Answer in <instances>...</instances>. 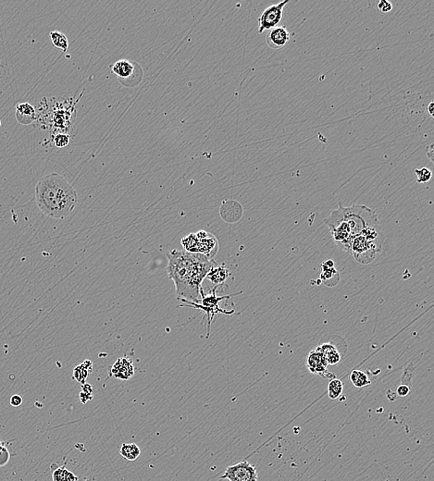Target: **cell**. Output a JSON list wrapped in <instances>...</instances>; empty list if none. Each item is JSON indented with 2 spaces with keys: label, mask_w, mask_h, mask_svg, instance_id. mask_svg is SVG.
I'll return each mask as SVG.
<instances>
[{
  "label": "cell",
  "mask_w": 434,
  "mask_h": 481,
  "mask_svg": "<svg viewBox=\"0 0 434 481\" xmlns=\"http://www.w3.org/2000/svg\"><path fill=\"white\" fill-rule=\"evenodd\" d=\"M324 223L330 229L337 246L350 252V243L353 237L360 234L369 227L381 225L377 214L371 208L362 205L345 207L339 203V207L334 210Z\"/></svg>",
  "instance_id": "obj_3"
},
{
  "label": "cell",
  "mask_w": 434,
  "mask_h": 481,
  "mask_svg": "<svg viewBox=\"0 0 434 481\" xmlns=\"http://www.w3.org/2000/svg\"><path fill=\"white\" fill-rule=\"evenodd\" d=\"M350 381L354 387L358 389L364 388L371 384V381L369 380L368 376L361 370H353L350 375Z\"/></svg>",
  "instance_id": "obj_19"
},
{
  "label": "cell",
  "mask_w": 434,
  "mask_h": 481,
  "mask_svg": "<svg viewBox=\"0 0 434 481\" xmlns=\"http://www.w3.org/2000/svg\"><path fill=\"white\" fill-rule=\"evenodd\" d=\"M343 384L338 379H333L328 385V396L331 400H337L343 394Z\"/></svg>",
  "instance_id": "obj_22"
},
{
  "label": "cell",
  "mask_w": 434,
  "mask_h": 481,
  "mask_svg": "<svg viewBox=\"0 0 434 481\" xmlns=\"http://www.w3.org/2000/svg\"><path fill=\"white\" fill-rule=\"evenodd\" d=\"M328 366L326 359L318 347L308 353L306 357V367L313 374L320 375L324 378H326L327 375L334 377V375L327 374Z\"/></svg>",
  "instance_id": "obj_9"
},
{
  "label": "cell",
  "mask_w": 434,
  "mask_h": 481,
  "mask_svg": "<svg viewBox=\"0 0 434 481\" xmlns=\"http://www.w3.org/2000/svg\"><path fill=\"white\" fill-rule=\"evenodd\" d=\"M49 35L54 46L60 48L63 52H67L69 48V40L64 33L59 31H53L49 33Z\"/></svg>",
  "instance_id": "obj_21"
},
{
  "label": "cell",
  "mask_w": 434,
  "mask_h": 481,
  "mask_svg": "<svg viewBox=\"0 0 434 481\" xmlns=\"http://www.w3.org/2000/svg\"><path fill=\"white\" fill-rule=\"evenodd\" d=\"M181 244L184 251L202 255L209 260H213L220 246L217 237L206 230H199L197 233L183 237Z\"/></svg>",
  "instance_id": "obj_5"
},
{
  "label": "cell",
  "mask_w": 434,
  "mask_h": 481,
  "mask_svg": "<svg viewBox=\"0 0 434 481\" xmlns=\"http://www.w3.org/2000/svg\"><path fill=\"white\" fill-rule=\"evenodd\" d=\"M230 276H231V272H230L228 267L224 266V265H221V266H214L208 271L206 279L215 284V286L221 287L224 285V283L227 282Z\"/></svg>",
  "instance_id": "obj_15"
},
{
  "label": "cell",
  "mask_w": 434,
  "mask_h": 481,
  "mask_svg": "<svg viewBox=\"0 0 434 481\" xmlns=\"http://www.w3.org/2000/svg\"><path fill=\"white\" fill-rule=\"evenodd\" d=\"M5 449H6V447H5L4 443H2V442H1V440H0V453H1L3 450H5Z\"/></svg>",
  "instance_id": "obj_32"
},
{
  "label": "cell",
  "mask_w": 434,
  "mask_h": 481,
  "mask_svg": "<svg viewBox=\"0 0 434 481\" xmlns=\"http://www.w3.org/2000/svg\"><path fill=\"white\" fill-rule=\"evenodd\" d=\"M381 251V246L375 244L363 234H358L351 240L350 252L358 263H371L376 258L377 254H380Z\"/></svg>",
  "instance_id": "obj_6"
},
{
  "label": "cell",
  "mask_w": 434,
  "mask_h": 481,
  "mask_svg": "<svg viewBox=\"0 0 434 481\" xmlns=\"http://www.w3.org/2000/svg\"><path fill=\"white\" fill-rule=\"evenodd\" d=\"M409 392H410V388L408 387V385L402 383L396 389V395H398L399 397H405V396H407L409 394Z\"/></svg>",
  "instance_id": "obj_28"
},
{
  "label": "cell",
  "mask_w": 434,
  "mask_h": 481,
  "mask_svg": "<svg viewBox=\"0 0 434 481\" xmlns=\"http://www.w3.org/2000/svg\"><path fill=\"white\" fill-rule=\"evenodd\" d=\"M134 375V367L132 360L127 357L118 359L110 370V376L122 381H128Z\"/></svg>",
  "instance_id": "obj_12"
},
{
  "label": "cell",
  "mask_w": 434,
  "mask_h": 481,
  "mask_svg": "<svg viewBox=\"0 0 434 481\" xmlns=\"http://www.w3.org/2000/svg\"><path fill=\"white\" fill-rule=\"evenodd\" d=\"M69 141H70V138H69V134H67L65 132H59V133L55 134L53 138L54 145L58 148H63V147L67 146L69 144Z\"/></svg>",
  "instance_id": "obj_25"
},
{
  "label": "cell",
  "mask_w": 434,
  "mask_h": 481,
  "mask_svg": "<svg viewBox=\"0 0 434 481\" xmlns=\"http://www.w3.org/2000/svg\"><path fill=\"white\" fill-rule=\"evenodd\" d=\"M291 34L284 26H277L268 31L266 36V43L271 49H281L289 44Z\"/></svg>",
  "instance_id": "obj_10"
},
{
  "label": "cell",
  "mask_w": 434,
  "mask_h": 481,
  "mask_svg": "<svg viewBox=\"0 0 434 481\" xmlns=\"http://www.w3.org/2000/svg\"><path fill=\"white\" fill-rule=\"evenodd\" d=\"M120 453L128 461H135L141 454V450L135 443H123Z\"/></svg>",
  "instance_id": "obj_18"
},
{
  "label": "cell",
  "mask_w": 434,
  "mask_h": 481,
  "mask_svg": "<svg viewBox=\"0 0 434 481\" xmlns=\"http://www.w3.org/2000/svg\"><path fill=\"white\" fill-rule=\"evenodd\" d=\"M221 479L229 481H258L257 466L249 464L247 461H243L236 465L228 466Z\"/></svg>",
  "instance_id": "obj_7"
},
{
  "label": "cell",
  "mask_w": 434,
  "mask_h": 481,
  "mask_svg": "<svg viewBox=\"0 0 434 481\" xmlns=\"http://www.w3.org/2000/svg\"><path fill=\"white\" fill-rule=\"evenodd\" d=\"M52 468V467H51ZM53 481H78V478L72 472L66 469L65 466L52 468Z\"/></svg>",
  "instance_id": "obj_20"
},
{
  "label": "cell",
  "mask_w": 434,
  "mask_h": 481,
  "mask_svg": "<svg viewBox=\"0 0 434 481\" xmlns=\"http://www.w3.org/2000/svg\"><path fill=\"white\" fill-rule=\"evenodd\" d=\"M321 282L327 285L328 282L334 281V284L339 283V273L336 270L335 267H330V268H322V272L320 275Z\"/></svg>",
  "instance_id": "obj_23"
},
{
  "label": "cell",
  "mask_w": 434,
  "mask_h": 481,
  "mask_svg": "<svg viewBox=\"0 0 434 481\" xmlns=\"http://www.w3.org/2000/svg\"><path fill=\"white\" fill-rule=\"evenodd\" d=\"M220 213L223 221L234 223L241 220L243 216V207L235 200H226L221 204Z\"/></svg>",
  "instance_id": "obj_11"
},
{
  "label": "cell",
  "mask_w": 434,
  "mask_h": 481,
  "mask_svg": "<svg viewBox=\"0 0 434 481\" xmlns=\"http://www.w3.org/2000/svg\"><path fill=\"white\" fill-rule=\"evenodd\" d=\"M434 101H432V102H430V104H429V105H428V107H427V111H428V113H429V115L431 116V118H434Z\"/></svg>",
  "instance_id": "obj_30"
},
{
  "label": "cell",
  "mask_w": 434,
  "mask_h": 481,
  "mask_svg": "<svg viewBox=\"0 0 434 481\" xmlns=\"http://www.w3.org/2000/svg\"><path fill=\"white\" fill-rule=\"evenodd\" d=\"M23 404V398L20 395H13L10 398V405L13 407H18Z\"/></svg>",
  "instance_id": "obj_29"
},
{
  "label": "cell",
  "mask_w": 434,
  "mask_h": 481,
  "mask_svg": "<svg viewBox=\"0 0 434 481\" xmlns=\"http://www.w3.org/2000/svg\"><path fill=\"white\" fill-rule=\"evenodd\" d=\"M80 399L83 404H86V402L93 399V388L90 384L84 383L82 385V392L80 393Z\"/></svg>",
  "instance_id": "obj_26"
},
{
  "label": "cell",
  "mask_w": 434,
  "mask_h": 481,
  "mask_svg": "<svg viewBox=\"0 0 434 481\" xmlns=\"http://www.w3.org/2000/svg\"><path fill=\"white\" fill-rule=\"evenodd\" d=\"M377 8H378V10L382 13H388L393 9V4L389 1H386V0H381L379 2Z\"/></svg>",
  "instance_id": "obj_27"
},
{
  "label": "cell",
  "mask_w": 434,
  "mask_h": 481,
  "mask_svg": "<svg viewBox=\"0 0 434 481\" xmlns=\"http://www.w3.org/2000/svg\"><path fill=\"white\" fill-rule=\"evenodd\" d=\"M289 3L288 0L282 1L278 4L267 7L262 12L259 19V32L263 33L267 31H270L282 22L283 17V9Z\"/></svg>",
  "instance_id": "obj_8"
},
{
  "label": "cell",
  "mask_w": 434,
  "mask_h": 481,
  "mask_svg": "<svg viewBox=\"0 0 434 481\" xmlns=\"http://www.w3.org/2000/svg\"><path fill=\"white\" fill-rule=\"evenodd\" d=\"M320 351L322 353L324 357L327 361L328 365L331 366H335L337 365L342 358L341 353L338 351L335 345H334L331 343H324L320 346H318Z\"/></svg>",
  "instance_id": "obj_16"
},
{
  "label": "cell",
  "mask_w": 434,
  "mask_h": 481,
  "mask_svg": "<svg viewBox=\"0 0 434 481\" xmlns=\"http://www.w3.org/2000/svg\"><path fill=\"white\" fill-rule=\"evenodd\" d=\"M110 69L120 81H125L133 76L135 70V64L129 62L128 60H120L114 63Z\"/></svg>",
  "instance_id": "obj_14"
},
{
  "label": "cell",
  "mask_w": 434,
  "mask_h": 481,
  "mask_svg": "<svg viewBox=\"0 0 434 481\" xmlns=\"http://www.w3.org/2000/svg\"><path fill=\"white\" fill-rule=\"evenodd\" d=\"M168 272L169 279L175 285L176 294L179 300L193 303H200L202 283L208 271L216 266L213 260L206 257L186 252L172 250L168 254Z\"/></svg>",
  "instance_id": "obj_1"
},
{
  "label": "cell",
  "mask_w": 434,
  "mask_h": 481,
  "mask_svg": "<svg viewBox=\"0 0 434 481\" xmlns=\"http://www.w3.org/2000/svg\"><path fill=\"white\" fill-rule=\"evenodd\" d=\"M17 122L23 125H29L36 121V110L29 103H19L16 105Z\"/></svg>",
  "instance_id": "obj_13"
},
{
  "label": "cell",
  "mask_w": 434,
  "mask_h": 481,
  "mask_svg": "<svg viewBox=\"0 0 434 481\" xmlns=\"http://www.w3.org/2000/svg\"><path fill=\"white\" fill-rule=\"evenodd\" d=\"M433 147H434L433 145L427 147V156L430 158V160L432 161L434 160H433V157H434V148Z\"/></svg>",
  "instance_id": "obj_31"
},
{
  "label": "cell",
  "mask_w": 434,
  "mask_h": 481,
  "mask_svg": "<svg viewBox=\"0 0 434 481\" xmlns=\"http://www.w3.org/2000/svg\"><path fill=\"white\" fill-rule=\"evenodd\" d=\"M35 199L39 209L56 220L69 217L79 202L76 190L58 173H50L39 181L35 187Z\"/></svg>",
  "instance_id": "obj_2"
},
{
  "label": "cell",
  "mask_w": 434,
  "mask_h": 481,
  "mask_svg": "<svg viewBox=\"0 0 434 481\" xmlns=\"http://www.w3.org/2000/svg\"><path fill=\"white\" fill-rule=\"evenodd\" d=\"M218 288H219L218 286H215L210 294H208V295H206V294L202 295L201 301L198 304L193 303V302H189V301H185V300H180L181 302H183V303L186 304V305H180L179 307H190V308H194V309L201 310L202 312L205 313L206 320H207V335H206V338H208L209 335H210L211 323H212V321H213L214 318H215L216 315H218V314H224V315H234V314H235V310L227 311V310L221 309V307H220V303H221V301L228 300L230 298L234 297L235 295H238V294H241L242 293V291H238V292L233 293V294L224 295V296H221L220 297V296H217V294H216Z\"/></svg>",
  "instance_id": "obj_4"
},
{
  "label": "cell",
  "mask_w": 434,
  "mask_h": 481,
  "mask_svg": "<svg viewBox=\"0 0 434 481\" xmlns=\"http://www.w3.org/2000/svg\"><path fill=\"white\" fill-rule=\"evenodd\" d=\"M415 174L417 176V183L418 184H426L431 181L433 173L427 168H416Z\"/></svg>",
  "instance_id": "obj_24"
},
{
  "label": "cell",
  "mask_w": 434,
  "mask_h": 481,
  "mask_svg": "<svg viewBox=\"0 0 434 481\" xmlns=\"http://www.w3.org/2000/svg\"><path fill=\"white\" fill-rule=\"evenodd\" d=\"M92 369H93V363L91 361H88V360L84 361V363L79 365L78 367L74 368V371H73L74 380H76L79 383L84 385V383L86 382V379H87L88 375L90 372H92Z\"/></svg>",
  "instance_id": "obj_17"
}]
</instances>
